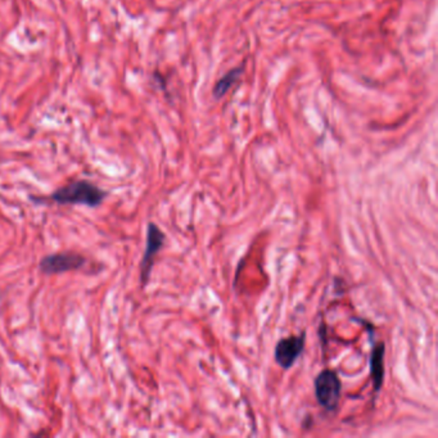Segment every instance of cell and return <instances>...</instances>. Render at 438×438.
Listing matches in <instances>:
<instances>
[{
  "label": "cell",
  "instance_id": "cell-1",
  "mask_svg": "<svg viewBox=\"0 0 438 438\" xmlns=\"http://www.w3.org/2000/svg\"><path fill=\"white\" fill-rule=\"evenodd\" d=\"M103 189L86 180L72 181L69 185L57 189L52 200L59 204H83L97 207L105 198Z\"/></svg>",
  "mask_w": 438,
  "mask_h": 438
},
{
  "label": "cell",
  "instance_id": "cell-2",
  "mask_svg": "<svg viewBox=\"0 0 438 438\" xmlns=\"http://www.w3.org/2000/svg\"><path fill=\"white\" fill-rule=\"evenodd\" d=\"M316 401L324 410H337L342 395V382L335 370L324 369L313 381Z\"/></svg>",
  "mask_w": 438,
  "mask_h": 438
},
{
  "label": "cell",
  "instance_id": "cell-3",
  "mask_svg": "<svg viewBox=\"0 0 438 438\" xmlns=\"http://www.w3.org/2000/svg\"><path fill=\"white\" fill-rule=\"evenodd\" d=\"M166 241V236L162 230L154 223L148 224L146 226V243L144 255L140 263V280L142 284H148V280L151 278V272L154 269V258L157 253L162 250Z\"/></svg>",
  "mask_w": 438,
  "mask_h": 438
},
{
  "label": "cell",
  "instance_id": "cell-4",
  "mask_svg": "<svg viewBox=\"0 0 438 438\" xmlns=\"http://www.w3.org/2000/svg\"><path fill=\"white\" fill-rule=\"evenodd\" d=\"M306 345V332H302L299 335H289L282 338L277 343L274 350V360L279 367L284 370H289L299 360V356L304 354Z\"/></svg>",
  "mask_w": 438,
  "mask_h": 438
},
{
  "label": "cell",
  "instance_id": "cell-5",
  "mask_svg": "<svg viewBox=\"0 0 438 438\" xmlns=\"http://www.w3.org/2000/svg\"><path fill=\"white\" fill-rule=\"evenodd\" d=\"M85 265V258L79 253L64 252L49 255L42 258L40 270L44 274H59V272H74L81 269Z\"/></svg>",
  "mask_w": 438,
  "mask_h": 438
},
{
  "label": "cell",
  "instance_id": "cell-6",
  "mask_svg": "<svg viewBox=\"0 0 438 438\" xmlns=\"http://www.w3.org/2000/svg\"><path fill=\"white\" fill-rule=\"evenodd\" d=\"M384 352L386 346L383 342L374 343L370 354V374L373 381V388H374V396L379 393L382 388L383 381H384Z\"/></svg>",
  "mask_w": 438,
  "mask_h": 438
},
{
  "label": "cell",
  "instance_id": "cell-7",
  "mask_svg": "<svg viewBox=\"0 0 438 438\" xmlns=\"http://www.w3.org/2000/svg\"><path fill=\"white\" fill-rule=\"evenodd\" d=\"M242 72H243V67L239 66V67H236L233 70L228 71L221 79H219L215 86H214V91H212L214 97L216 99L223 98L226 94V91H229L230 88L237 83V80L242 75Z\"/></svg>",
  "mask_w": 438,
  "mask_h": 438
}]
</instances>
